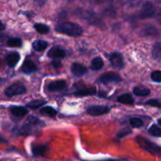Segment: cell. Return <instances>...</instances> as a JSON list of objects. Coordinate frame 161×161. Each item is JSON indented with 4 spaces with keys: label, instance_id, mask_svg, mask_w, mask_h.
<instances>
[{
    "label": "cell",
    "instance_id": "obj_1",
    "mask_svg": "<svg viewBox=\"0 0 161 161\" xmlns=\"http://www.w3.org/2000/svg\"><path fill=\"white\" fill-rule=\"evenodd\" d=\"M56 31L61 34L72 37H78L83 34V28L74 22H62L56 26Z\"/></svg>",
    "mask_w": 161,
    "mask_h": 161
},
{
    "label": "cell",
    "instance_id": "obj_2",
    "mask_svg": "<svg viewBox=\"0 0 161 161\" xmlns=\"http://www.w3.org/2000/svg\"><path fill=\"white\" fill-rule=\"evenodd\" d=\"M75 14L80 18L84 20L85 21L87 22L89 25L97 26L100 28H105V24L96 15L95 13L90 10H85L83 9H78L75 11Z\"/></svg>",
    "mask_w": 161,
    "mask_h": 161
},
{
    "label": "cell",
    "instance_id": "obj_3",
    "mask_svg": "<svg viewBox=\"0 0 161 161\" xmlns=\"http://www.w3.org/2000/svg\"><path fill=\"white\" fill-rule=\"evenodd\" d=\"M43 123L37 117L29 116L26 122L20 127L16 128V134L17 135H28L33 133V128L36 127H43Z\"/></svg>",
    "mask_w": 161,
    "mask_h": 161
},
{
    "label": "cell",
    "instance_id": "obj_4",
    "mask_svg": "<svg viewBox=\"0 0 161 161\" xmlns=\"http://www.w3.org/2000/svg\"><path fill=\"white\" fill-rule=\"evenodd\" d=\"M135 141H136L137 144L146 152L149 153L153 155L160 156V147L155 143L152 142L151 141L146 139L144 137L140 136V135L135 138Z\"/></svg>",
    "mask_w": 161,
    "mask_h": 161
},
{
    "label": "cell",
    "instance_id": "obj_5",
    "mask_svg": "<svg viewBox=\"0 0 161 161\" xmlns=\"http://www.w3.org/2000/svg\"><path fill=\"white\" fill-rule=\"evenodd\" d=\"M122 81V79L119 76V74L113 72H105L102 74L99 79L97 80V82L102 84H110V83H118Z\"/></svg>",
    "mask_w": 161,
    "mask_h": 161
},
{
    "label": "cell",
    "instance_id": "obj_6",
    "mask_svg": "<svg viewBox=\"0 0 161 161\" xmlns=\"http://www.w3.org/2000/svg\"><path fill=\"white\" fill-rule=\"evenodd\" d=\"M108 59L111 64L112 67L114 69H122L124 67V57L119 52H113L108 55Z\"/></svg>",
    "mask_w": 161,
    "mask_h": 161
},
{
    "label": "cell",
    "instance_id": "obj_7",
    "mask_svg": "<svg viewBox=\"0 0 161 161\" xmlns=\"http://www.w3.org/2000/svg\"><path fill=\"white\" fill-rule=\"evenodd\" d=\"M27 91L26 87L21 83H14L11 85L9 87L6 88L5 91V94L7 97H14L17 95H21V94H25Z\"/></svg>",
    "mask_w": 161,
    "mask_h": 161
},
{
    "label": "cell",
    "instance_id": "obj_8",
    "mask_svg": "<svg viewBox=\"0 0 161 161\" xmlns=\"http://www.w3.org/2000/svg\"><path fill=\"white\" fill-rule=\"evenodd\" d=\"M155 6L150 2H146L142 6L141 11H140V17L142 19L149 18L152 17L155 14Z\"/></svg>",
    "mask_w": 161,
    "mask_h": 161
},
{
    "label": "cell",
    "instance_id": "obj_9",
    "mask_svg": "<svg viewBox=\"0 0 161 161\" xmlns=\"http://www.w3.org/2000/svg\"><path fill=\"white\" fill-rule=\"evenodd\" d=\"M111 110V108L108 106H105V105H92L86 109V113L89 115L93 116H102L108 113Z\"/></svg>",
    "mask_w": 161,
    "mask_h": 161
},
{
    "label": "cell",
    "instance_id": "obj_10",
    "mask_svg": "<svg viewBox=\"0 0 161 161\" xmlns=\"http://www.w3.org/2000/svg\"><path fill=\"white\" fill-rule=\"evenodd\" d=\"M96 93L95 87L91 86H86V85H83V86H80L78 89L74 92V95L75 97H85V96H91L94 95Z\"/></svg>",
    "mask_w": 161,
    "mask_h": 161
},
{
    "label": "cell",
    "instance_id": "obj_11",
    "mask_svg": "<svg viewBox=\"0 0 161 161\" xmlns=\"http://www.w3.org/2000/svg\"><path fill=\"white\" fill-rule=\"evenodd\" d=\"M67 87V83L63 80H58L52 81L47 85V90L50 92H58L64 91Z\"/></svg>",
    "mask_w": 161,
    "mask_h": 161
},
{
    "label": "cell",
    "instance_id": "obj_12",
    "mask_svg": "<svg viewBox=\"0 0 161 161\" xmlns=\"http://www.w3.org/2000/svg\"><path fill=\"white\" fill-rule=\"evenodd\" d=\"M47 56L54 59H62L66 56V53L60 47H53L47 53Z\"/></svg>",
    "mask_w": 161,
    "mask_h": 161
},
{
    "label": "cell",
    "instance_id": "obj_13",
    "mask_svg": "<svg viewBox=\"0 0 161 161\" xmlns=\"http://www.w3.org/2000/svg\"><path fill=\"white\" fill-rule=\"evenodd\" d=\"M71 71L75 77H80L87 72V68L80 63L75 62L71 66Z\"/></svg>",
    "mask_w": 161,
    "mask_h": 161
},
{
    "label": "cell",
    "instance_id": "obj_14",
    "mask_svg": "<svg viewBox=\"0 0 161 161\" xmlns=\"http://www.w3.org/2000/svg\"><path fill=\"white\" fill-rule=\"evenodd\" d=\"M49 146L47 144H33L31 146V152L35 157H42L48 151Z\"/></svg>",
    "mask_w": 161,
    "mask_h": 161
},
{
    "label": "cell",
    "instance_id": "obj_15",
    "mask_svg": "<svg viewBox=\"0 0 161 161\" xmlns=\"http://www.w3.org/2000/svg\"><path fill=\"white\" fill-rule=\"evenodd\" d=\"M21 71L25 74H31L37 71V66L31 60L26 59L21 66Z\"/></svg>",
    "mask_w": 161,
    "mask_h": 161
},
{
    "label": "cell",
    "instance_id": "obj_16",
    "mask_svg": "<svg viewBox=\"0 0 161 161\" xmlns=\"http://www.w3.org/2000/svg\"><path fill=\"white\" fill-rule=\"evenodd\" d=\"M20 59V55L17 52H11L6 57V61L10 68H14Z\"/></svg>",
    "mask_w": 161,
    "mask_h": 161
},
{
    "label": "cell",
    "instance_id": "obj_17",
    "mask_svg": "<svg viewBox=\"0 0 161 161\" xmlns=\"http://www.w3.org/2000/svg\"><path fill=\"white\" fill-rule=\"evenodd\" d=\"M158 29L155 26L149 25V26H146V28L142 29V31H140L139 36H143V37H145V36H158Z\"/></svg>",
    "mask_w": 161,
    "mask_h": 161
},
{
    "label": "cell",
    "instance_id": "obj_18",
    "mask_svg": "<svg viewBox=\"0 0 161 161\" xmlns=\"http://www.w3.org/2000/svg\"><path fill=\"white\" fill-rule=\"evenodd\" d=\"M10 112L14 116L22 117L28 113V109L23 106H13L10 108Z\"/></svg>",
    "mask_w": 161,
    "mask_h": 161
},
{
    "label": "cell",
    "instance_id": "obj_19",
    "mask_svg": "<svg viewBox=\"0 0 161 161\" xmlns=\"http://www.w3.org/2000/svg\"><path fill=\"white\" fill-rule=\"evenodd\" d=\"M48 46V42L47 41L42 40V39H37V40L34 41L32 43V47L36 51H43L46 50Z\"/></svg>",
    "mask_w": 161,
    "mask_h": 161
},
{
    "label": "cell",
    "instance_id": "obj_20",
    "mask_svg": "<svg viewBox=\"0 0 161 161\" xmlns=\"http://www.w3.org/2000/svg\"><path fill=\"white\" fill-rule=\"evenodd\" d=\"M40 113L44 116H47V117H55L58 114V112L51 106H45L43 108H41Z\"/></svg>",
    "mask_w": 161,
    "mask_h": 161
},
{
    "label": "cell",
    "instance_id": "obj_21",
    "mask_svg": "<svg viewBox=\"0 0 161 161\" xmlns=\"http://www.w3.org/2000/svg\"><path fill=\"white\" fill-rule=\"evenodd\" d=\"M104 66V61L100 57H96L91 61V69L93 71H98L102 69Z\"/></svg>",
    "mask_w": 161,
    "mask_h": 161
},
{
    "label": "cell",
    "instance_id": "obj_22",
    "mask_svg": "<svg viewBox=\"0 0 161 161\" xmlns=\"http://www.w3.org/2000/svg\"><path fill=\"white\" fill-rule=\"evenodd\" d=\"M133 93L138 97H146L150 94L151 91L150 90L144 86H136L134 88Z\"/></svg>",
    "mask_w": 161,
    "mask_h": 161
},
{
    "label": "cell",
    "instance_id": "obj_23",
    "mask_svg": "<svg viewBox=\"0 0 161 161\" xmlns=\"http://www.w3.org/2000/svg\"><path fill=\"white\" fill-rule=\"evenodd\" d=\"M117 101L119 103L125 104V105H134L135 101L130 94H124L118 97Z\"/></svg>",
    "mask_w": 161,
    "mask_h": 161
},
{
    "label": "cell",
    "instance_id": "obj_24",
    "mask_svg": "<svg viewBox=\"0 0 161 161\" xmlns=\"http://www.w3.org/2000/svg\"><path fill=\"white\" fill-rule=\"evenodd\" d=\"M34 28L39 34H47L50 31V27L46 24L36 23L34 25Z\"/></svg>",
    "mask_w": 161,
    "mask_h": 161
},
{
    "label": "cell",
    "instance_id": "obj_25",
    "mask_svg": "<svg viewBox=\"0 0 161 161\" xmlns=\"http://www.w3.org/2000/svg\"><path fill=\"white\" fill-rule=\"evenodd\" d=\"M152 56L154 60H159L161 56V44L160 42H157L154 44L152 50Z\"/></svg>",
    "mask_w": 161,
    "mask_h": 161
},
{
    "label": "cell",
    "instance_id": "obj_26",
    "mask_svg": "<svg viewBox=\"0 0 161 161\" xmlns=\"http://www.w3.org/2000/svg\"><path fill=\"white\" fill-rule=\"evenodd\" d=\"M6 44L9 47H20L22 46V40L20 38L11 37L8 39Z\"/></svg>",
    "mask_w": 161,
    "mask_h": 161
},
{
    "label": "cell",
    "instance_id": "obj_27",
    "mask_svg": "<svg viewBox=\"0 0 161 161\" xmlns=\"http://www.w3.org/2000/svg\"><path fill=\"white\" fill-rule=\"evenodd\" d=\"M46 103H47V102L44 100H34L27 104V107H28V108H31V109L35 110L39 108V107H42V105H45Z\"/></svg>",
    "mask_w": 161,
    "mask_h": 161
},
{
    "label": "cell",
    "instance_id": "obj_28",
    "mask_svg": "<svg viewBox=\"0 0 161 161\" xmlns=\"http://www.w3.org/2000/svg\"><path fill=\"white\" fill-rule=\"evenodd\" d=\"M148 132L150 135L153 137H157V138H160L161 136V130L160 127L156 124H153L148 130Z\"/></svg>",
    "mask_w": 161,
    "mask_h": 161
},
{
    "label": "cell",
    "instance_id": "obj_29",
    "mask_svg": "<svg viewBox=\"0 0 161 161\" xmlns=\"http://www.w3.org/2000/svg\"><path fill=\"white\" fill-rule=\"evenodd\" d=\"M130 124L134 128H140V127H143L144 123L142 119H138V118H131L130 119Z\"/></svg>",
    "mask_w": 161,
    "mask_h": 161
},
{
    "label": "cell",
    "instance_id": "obj_30",
    "mask_svg": "<svg viewBox=\"0 0 161 161\" xmlns=\"http://www.w3.org/2000/svg\"><path fill=\"white\" fill-rule=\"evenodd\" d=\"M151 80H153L155 83H160L161 82V72L160 71L157 70L155 71V72H153L151 74Z\"/></svg>",
    "mask_w": 161,
    "mask_h": 161
},
{
    "label": "cell",
    "instance_id": "obj_31",
    "mask_svg": "<svg viewBox=\"0 0 161 161\" xmlns=\"http://www.w3.org/2000/svg\"><path fill=\"white\" fill-rule=\"evenodd\" d=\"M130 134H131V130H130V128H124V129H123V130H121L117 134L116 137L120 139V138H124V137H126L127 135H130Z\"/></svg>",
    "mask_w": 161,
    "mask_h": 161
},
{
    "label": "cell",
    "instance_id": "obj_32",
    "mask_svg": "<svg viewBox=\"0 0 161 161\" xmlns=\"http://www.w3.org/2000/svg\"><path fill=\"white\" fill-rule=\"evenodd\" d=\"M145 105H151V106L156 107V108H160V101L157 100V99H150V100L145 102Z\"/></svg>",
    "mask_w": 161,
    "mask_h": 161
},
{
    "label": "cell",
    "instance_id": "obj_33",
    "mask_svg": "<svg viewBox=\"0 0 161 161\" xmlns=\"http://www.w3.org/2000/svg\"><path fill=\"white\" fill-rule=\"evenodd\" d=\"M51 65H52V67L53 68V69H59V68H61V66H62V64H61V61H58V60H57V61H52Z\"/></svg>",
    "mask_w": 161,
    "mask_h": 161
},
{
    "label": "cell",
    "instance_id": "obj_34",
    "mask_svg": "<svg viewBox=\"0 0 161 161\" xmlns=\"http://www.w3.org/2000/svg\"><path fill=\"white\" fill-rule=\"evenodd\" d=\"M5 29V25L0 20V31H3Z\"/></svg>",
    "mask_w": 161,
    "mask_h": 161
},
{
    "label": "cell",
    "instance_id": "obj_35",
    "mask_svg": "<svg viewBox=\"0 0 161 161\" xmlns=\"http://www.w3.org/2000/svg\"><path fill=\"white\" fill-rule=\"evenodd\" d=\"M0 142H6V141L4 139V138H3L2 136H0Z\"/></svg>",
    "mask_w": 161,
    "mask_h": 161
},
{
    "label": "cell",
    "instance_id": "obj_36",
    "mask_svg": "<svg viewBox=\"0 0 161 161\" xmlns=\"http://www.w3.org/2000/svg\"><path fill=\"white\" fill-rule=\"evenodd\" d=\"M98 161H120L119 160H113V159H109V160H98Z\"/></svg>",
    "mask_w": 161,
    "mask_h": 161
},
{
    "label": "cell",
    "instance_id": "obj_37",
    "mask_svg": "<svg viewBox=\"0 0 161 161\" xmlns=\"http://www.w3.org/2000/svg\"><path fill=\"white\" fill-rule=\"evenodd\" d=\"M160 118H159V119H158V124H159V125H160V124H161V120H160Z\"/></svg>",
    "mask_w": 161,
    "mask_h": 161
},
{
    "label": "cell",
    "instance_id": "obj_38",
    "mask_svg": "<svg viewBox=\"0 0 161 161\" xmlns=\"http://www.w3.org/2000/svg\"><path fill=\"white\" fill-rule=\"evenodd\" d=\"M3 80L2 78H0V86H1V84L3 83Z\"/></svg>",
    "mask_w": 161,
    "mask_h": 161
},
{
    "label": "cell",
    "instance_id": "obj_39",
    "mask_svg": "<svg viewBox=\"0 0 161 161\" xmlns=\"http://www.w3.org/2000/svg\"><path fill=\"white\" fill-rule=\"evenodd\" d=\"M2 65H3V63H2V61H1V59H0V69H1Z\"/></svg>",
    "mask_w": 161,
    "mask_h": 161
}]
</instances>
